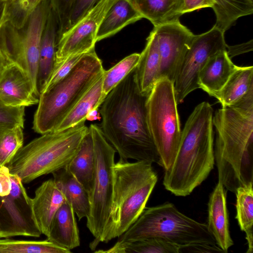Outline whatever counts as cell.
Returning a JSON list of instances; mask_svg holds the SVG:
<instances>
[{"mask_svg":"<svg viewBox=\"0 0 253 253\" xmlns=\"http://www.w3.org/2000/svg\"><path fill=\"white\" fill-rule=\"evenodd\" d=\"M135 72V68L106 96L99 110L100 127L120 158L159 165L147 121L148 96L140 92Z\"/></svg>","mask_w":253,"mask_h":253,"instance_id":"6da1fadb","label":"cell"},{"mask_svg":"<svg viewBox=\"0 0 253 253\" xmlns=\"http://www.w3.org/2000/svg\"><path fill=\"white\" fill-rule=\"evenodd\" d=\"M213 115L211 106L204 101L195 107L181 130L176 156L163 181L165 189L176 196L189 195L214 168Z\"/></svg>","mask_w":253,"mask_h":253,"instance_id":"7a4b0ae2","label":"cell"},{"mask_svg":"<svg viewBox=\"0 0 253 253\" xmlns=\"http://www.w3.org/2000/svg\"><path fill=\"white\" fill-rule=\"evenodd\" d=\"M218 181L235 194L253 183V106L222 107L212 118Z\"/></svg>","mask_w":253,"mask_h":253,"instance_id":"3957f363","label":"cell"},{"mask_svg":"<svg viewBox=\"0 0 253 253\" xmlns=\"http://www.w3.org/2000/svg\"><path fill=\"white\" fill-rule=\"evenodd\" d=\"M158 179L150 162L120 158L115 163L111 209L101 242L120 237L137 220Z\"/></svg>","mask_w":253,"mask_h":253,"instance_id":"277c9868","label":"cell"},{"mask_svg":"<svg viewBox=\"0 0 253 253\" xmlns=\"http://www.w3.org/2000/svg\"><path fill=\"white\" fill-rule=\"evenodd\" d=\"M104 71L95 49L85 53L68 75L40 94L34 131L40 134L55 131Z\"/></svg>","mask_w":253,"mask_h":253,"instance_id":"5b68a950","label":"cell"},{"mask_svg":"<svg viewBox=\"0 0 253 253\" xmlns=\"http://www.w3.org/2000/svg\"><path fill=\"white\" fill-rule=\"evenodd\" d=\"M88 128L82 123L41 134L19 149L6 166L9 172L27 184L65 167L77 153Z\"/></svg>","mask_w":253,"mask_h":253,"instance_id":"8992f818","label":"cell"},{"mask_svg":"<svg viewBox=\"0 0 253 253\" xmlns=\"http://www.w3.org/2000/svg\"><path fill=\"white\" fill-rule=\"evenodd\" d=\"M150 238H161L178 246L194 243L216 245L207 224L187 216L169 202L145 208L118 241Z\"/></svg>","mask_w":253,"mask_h":253,"instance_id":"52a82bcc","label":"cell"},{"mask_svg":"<svg viewBox=\"0 0 253 253\" xmlns=\"http://www.w3.org/2000/svg\"><path fill=\"white\" fill-rule=\"evenodd\" d=\"M174 84L166 78L158 80L148 95L146 109L149 130L164 170L172 165L181 135Z\"/></svg>","mask_w":253,"mask_h":253,"instance_id":"ba28073f","label":"cell"},{"mask_svg":"<svg viewBox=\"0 0 253 253\" xmlns=\"http://www.w3.org/2000/svg\"><path fill=\"white\" fill-rule=\"evenodd\" d=\"M89 128L93 141L95 169L86 226L94 237L89 246L93 251L101 242L110 211L116 151L103 135L100 126L91 124Z\"/></svg>","mask_w":253,"mask_h":253,"instance_id":"9c48e42d","label":"cell"},{"mask_svg":"<svg viewBox=\"0 0 253 253\" xmlns=\"http://www.w3.org/2000/svg\"><path fill=\"white\" fill-rule=\"evenodd\" d=\"M224 33L213 26L208 31L195 35L174 80L177 104L182 103L190 93L199 88V74L209 58L220 50L227 49Z\"/></svg>","mask_w":253,"mask_h":253,"instance_id":"30bf717a","label":"cell"},{"mask_svg":"<svg viewBox=\"0 0 253 253\" xmlns=\"http://www.w3.org/2000/svg\"><path fill=\"white\" fill-rule=\"evenodd\" d=\"M50 7L49 0H43L32 11L24 32L19 33V29L16 33L7 56L8 63L16 64L28 74L38 92L37 79L41 44Z\"/></svg>","mask_w":253,"mask_h":253,"instance_id":"8fae6325","label":"cell"},{"mask_svg":"<svg viewBox=\"0 0 253 253\" xmlns=\"http://www.w3.org/2000/svg\"><path fill=\"white\" fill-rule=\"evenodd\" d=\"M117 0H99L82 18L58 35L55 65L67 57L95 49L99 26Z\"/></svg>","mask_w":253,"mask_h":253,"instance_id":"7c38bea8","label":"cell"},{"mask_svg":"<svg viewBox=\"0 0 253 253\" xmlns=\"http://www.w3.org/2000/svg\"><path fill=\"white\" fill-rule=\"evenodd\" d=\"M10 177V194L0 196V238L17 236L39 237L42 234L32 218L31 198L20 178L11 173Z\"/></svg>","mask_w":253,"mask_h":253,"instance_id":"4fadbf2b","label":"cell"},{"mask_svg":"<svg viewBox=\"0 0 253 253\" xmlns=\"http://www.w3.org/2000/svg\"><path fill=\"white\" fill-rule=\"evenodd\" d=\"M154 28L160 56L159 80L166 78L174 84L178 69L195 35L179 20Z\"/></svg>","mask_w":253,"mask_h":253,"instance_id":"5bb4252c","label":"cell"},{"mask_svg":"<svg viewBox=\"0 0 253 253\" xmlns=\"http://www.w3.org/2000/svg\"><path fill=\"white\" fill-rule=\"evenodd\" d=\"M40 94L28 74L14 63H7L0 74V99L6 105L27 107L39 102Z\"/></svg>","mask_w":253,"mask_h":253,"instance_id":"9a60e30c","label":"cell"},{"mask_svg":"<svg viewBox=\"0 0 253 253\" xmlns=\"http://www.w3.org/2000/svg\"><path fill=\"white\" fill-rule=\"evenodd\" d=\"M53 179L43 182L31 198L32 220L41 234L48 236L56 212L66 201Z\"/></svg>","mask_w":253,"mask_h":253,"instance_id":"2e32d148","label":"cell"},{"mask_svg":"<svg viewBox=\"0 0 253 253\" xmlns=\"http://www.w3.org/2000/svg\"><path fill=\"white\" fill-rule=\"evenodd\" d=\"M227 191L221 182L218 181L209 197L207 224L216 245L225 253L234 245L229 231Z\"/></svg>","mask_w":253,"mask_h":253,"instance_id":"e0dca14e","label":"cell"},{"mask_svg":"<svg viewBox=\"0 0 253 253\" xmlns=\"http://www.w3.org/2000/svg\"><path fill=\"white\" fill-rule=\"evenodd\" d=\"M215 98L222 107L253 106V67L237 66Z\"/></svg>","mask_w":253,"mask_h":253,"instance_id":"ac0fdd59","label":"cell"},{"mask_svg":"<svg viewBox=\"0 0 253 253\" xmlns=\"http://www.w3.org/2000/svg\"><path fill=\"white\" fill-rule=\"evenodd\" d=\"M237 67L227 49L217 52L209 58L200 71L198 76L199 88L215 97Z\"/></svg>","mask_w":253,"mask_h":253,"instance_id":"d6986e66","label":"cell"},{"mask_svg":"<svg viewBox=\"0 0 253 253\" xmlns=\"http://www.w3.org/2000/svg\"><path fill=\"white\" fill-rule=\"evenodd\" d=\"M135 68L136 81L140 92L148 96L159 80L160 56L157 35L154 28L147 38L145 46Z\"/></svg>","mask_w":253,"mask_h":253,"instance_id":"ffe728a7","label":"cell"},{"mask_svg":"<svg viewBox=\"0 0 253 253\" xmlns=\"http://www.w3.org/2000/svg\"><path fill=\"white\" fill-rule=\"evenodd\" d=\"M58 38V22L50 5L42 36L39 59L37 84L40 94L54 67Z\"/></svg>","mask_w":253,"mask_h":253,"instance_id":"44dd1931","label":"cell"},{"mask_svg":"<svg viewBox=\"0 0 253 253\" xmlns=\"http://www.w3.org/2000/svg\"><path fill=\"white\" fill-rule=\"evenodd\" d=\"M46 237L48 240L69 250L80 245L75 212L71 204L67 201L54 215Z\"/></svg>","mask_w":253,"mask_h":253,"instance_id":"7402d4cb","label":"cell"},{"mask_svg":"<svg viewBox=\"0 0 253 253\" xmlns=\"http://www.w3.org/2000/svg\"><path fill=\"white\" fill-rule=\"evenodd\" d=\"M66 167L83 185L90 198L94 183L95 159L93 141L89 128L77 153Z\"/></svg>","mask_w":253,"mask_h":253,"instance_id":"603a6c76","label":"cell"},{"mask_svg":"<svg viewBox=\"0 0 253 253\" xmlns=\"http://www.w3.org/2000/svg\"><path fill=\"white\" fill-rule=\"evenodd\" d=\"M142 18L154 27L179 20L183 0H128Z\"/></svg>","mask_w":253,"mask_h":253,"instance_id":"cb8c5ba5","label":"cell"},{"mask_svg":"<svg viewBox=\"0 0 253 253\" xmlns=\"http://www.w3.org/2000/svg\"><path fill=\"white\" fill-rule=\"evenodd\" d=\"M56 185L71 205L79 220L87 218L90 211L88 193L65 166L52 173Z\"/></svg>","mask_w":253,"mask_h":253,"instance_id":"d4e9b609","label":"cell"},{"mask_svg":"<svg viewBox=\"0 0 253 253\" xmlns=\"http://www.w3.org/2000/svg\"><path fill=\"white\" fill-rule=\"evenodd\" d=\"M142 17L128 0H117L102 20L96 35L99 42L118 33Z\"/></svg>","mask_w":253,"mask_h":253,"instance_id":"484cf974","label":"cell"},{"mask_svg":"<svg viewBox=\"0 0 253 253\" xmlns=\"http://www.w3.org/2000/svg\"><path fill=\"white\" fill-rule=\"evenodd\" d=\"M102 76L79 100L55 131L85 123L87 114L93 109H98L105 98L102 93Z\"/></svg>","mask_w":253,"mask_h":253,"instance_id":"4316f807","label":"cell"},{"mask_svg":"<svg viewBox=\"0 0 253 253\" xmlns=\"http://www.w3.org/2000/svg\"><path fill=\"white\" fill-rule=\"evenodd\" d=\"M253 183L238 187L236 195L235 208L237 220L240 229L246 234L248 244L246 253L253 251Z\"/></svg>","mask_w":253,"mask_h":253,"instance_id":"83f0119b","label":"cell"},{"mask_svg":"<svg viewBox=\"0 0 253 253\" xmlns=\"http://www.w3.org/2000/svg\"><path fill=\"white\" fill-rule=\"evenodd\" d=\"M215 16L214 25L225 33L240 17L253 13V2L250 0H213Z\"/></svg>","mask_w":253,"mask_h":253,"instance_id":"f1b7e54d","label":"cell"},{"mask_svg":"<svg viewBox=\"0 0 253 253\" xmlns=\"http://www.w3.org/2000/svg\"><path fill=\"white\" fill-rule=\"evenodd\" d=\"M179 246L158 238L133 241H119L107 250L96 251L103 253H178Z\"/></svg>","mask_w":253,"mask_h":253,"instance_id":"f546056e","label":"cell"},{"mask_svg":"<svg viewBox=\"0 0 253 253\" xmlns=\"http://www.w3.org/2000/svg\"><path fill=\"white\" fill-rule=\"evenodd\" d=\"M71 250L62 248L46 239L42 241L0 238V253H70Z\"/></svg>","mask_w":253,"mask_h":253,"instance_id":"4dcf8cb0","label":"cell"},{"mask_svg":"<svg viewBox=\"0 0 253 253\" xmlns=\"http://www.w3.org/2000/svg\"><path fill=\"white\" fill-rule=\"evenodd\" d=\"M140 53L131 54L108 70L102 76V93L106 96L137 66Z\"/></svg>","mask_w":253,"mask_h":253,"instance_id":"1f68e13d","label":"cell"},{"mask_svg":"<svg viewBox=\"0 0 253 253\" xmlns=\"http://www.w3.org/2000/svg\"><path fill=\"white\" fill-rule=\"evenodd\" d=\"M23 127H0V166H7L23 146Z\"/></svg>","mask_w":253,"mask_h":253,"instance_id":"d6a6232c","label":"cell"},{"mask_svg":"<svg viewBox=\"0 0 253 253\" xmlns=\"http://www.w3.org/2000/svg\"><path fill=\"white\" fill-rule=\"evenodd\" d=\"M42 0H8L6 10L7 20L16 28H23L30 14Z\"/></svg>","mask_w":253,"mask_h":253,"instance_id":"836d02e7","label":"cell"},{"mask_svg":"<svg viewBox=\"0 0 253 253\" xmlns=\"http://www.w3.org/2000/svg\"><path fill=\"white\" fill-rule=\"evenodd\" d=\"M25 108L7 106L0 99V127L24 128Z\"/></svg>","mask_w":253,"mask_h":253,"instance_id":"e575fe53","label":"cell"},{"mask_svg":"<svg viewBox=\"0 0 253 253\" xmlns=\"http://www.w3.org/2000/svg\"><path fill=\"white\" fill-rule=\"evenodd\" d=\"M85 53H79L71 55L55 65L45 86L41 92L48 89L68 75Z\"/></svg>","mask_w":253,"mask_h":253,"instance_id":"d590c367","label":"cell"},{"mask_svg":"<svg viewBox=\"0 0 253 253\" xmlns=\"http://www.w3.org/2000/svg\"><path fill=\"white\" fill-rule=\"evenodd\" d=\"M99 0H73L64 27L58 34L68 29L82 18Z\"/></svg>","mask_w":253,"mask_h":253,"instance_id":"8d00e7d4","label":"cell"},{"mask_svg":"<svg viewBox=\"0 0 253 253\" xmlns=\"http://www.w3.org/2000/svg\"><path fill=\"white\" fill-rule=\"evenodd\" d=\"M58 24V32L62 30L73 0H49Z\"/></svg>","mask_w":253,"mask_h":253,"instance_id":"74e56055","label":"cell"},{"mask_svg":"<svg viewBox=\"0 0 253 253\" xmlns=\"http://www.w3.org/2000/svg\"><path fill=\"white\" fill-rule=\"evenodd\" d=\"M225 253L216 245L194 243L179 246L178 253Z\"/></svg>","mask_w":253,"mask_h":253,"instance_id":"f35d334b","label":"cell"},{"mask_svg":"<svg viewBox=\"0 0 253 253\" xmlns=\"http://www.w3.org/2000/svg\"><path fill=\"white\" fill-rule=\"evenodd\" d=\"M213 0H183V14L196 10L213 6Z\"/></svg>","mask_w":253,"mask_h":253,"instance_id":"ab89813d","label":"cell"},{"mask_svg":"<svg viewBox=\"0 0 253 253\" xmlns=\"http://www.w3.org/2000/svg\"><path fill=\"white\" fill-rule=\"evenodd\" d=\"M250 42L242 44L236 45L234 46H229L228 45L227 52L230 58H231V57L252 50L253 46L252 44H251L252 43V41L250 43Z\"/></svg>","mask_w":253,"mask_h":253,"instance_id":"60d3db41","label":"cell"},{"mask_svg":"<svg viewBox=\"0 0 253 253\" xmlns=\"http://www.w3.org/2000/svg\"><path fill=\"white\" fill-rule=\"evenodd\" d=\"M7 0L0 1V27L7 20L6 10Z\"/></svg>","mask_w":253,"mask_h":253,"instance_id":"b9f144b4","label":"cell"},{"mask_svg":"<svg viewBox=\"0 0 253 253\" xmlns=\"http://www.w3.org/2000/svg\"><path fill=\"white\" fill-rule=\"evenodd\" d=\"M101 117L98 109H93L90 111L87 115L86 119L89 121L100 120Z\"/></svg>","mask_w":253,"mask_h":253,"instance_id":"7bdbcfd3","label":"cell"},{"mask_svg":"<svg viewBox=\"0 0 253 253\" xmlns=\"http://www.w3.org/2000/svg\"><path fill=\"white\" fill-rule=\"evenodd\" d=\"M7 64V61L4 58L0 48V74Z\"/></svg>","mask_w":253,"mask_h":253,"instance_id":"ee69618b","label":"cell"},{"mask_svg":"<svg viewBox=\"0 0 253 253\" xmlns=\"http://www.w3.org/2000/svg\"><path fill=\"white\" fill-rule=\"evenodd\" d=\"M250 1L253 2V0H250Z\"/></svg>","mask_w":253,"mask_h":253,"instance_id":"f6af8a7d","label":"cell"},{"mask_svg":"<svg viewBox=\"0 0 253 253\" xmlns=\"http://www.w3.org/2000/svg\"></svg>","mask_w":253,"mask_h":253,"instance_id":"bcb514c9","label":"cell"},{"mask_svg":"<svg viewBox=\"0 0 253 253\" xmlns=\"http://www.w3.org/2000/svg\"><path fill=\"white\" fill-rule=\"evenodd\" d=\"M1 0H0V1Z\"/></svg>","mask_w":253,"mask_h":253,"instance_id":"7dc6e473","label":"cell"}]
</instances>
